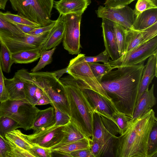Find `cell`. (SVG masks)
I'll use <instances>...</instances> for the list:
<instances>
[{"label":"cell","instance_id":"cell-1","mask_svg":"<svg viewBox=\"0 0 157 157\" xmlns=\"http://www.w3.org/2000/svg\"><path fill=\"white\" fill-rule=\"evenodd\" d=\"M144 62L110 70L100 83L110 98L115 110L132 119L137 102Z\"/></svg>","mask_w":157,"mask_h":157},{"label":"cell","instance_id":"cell-2","mask_svg":"<svg viewBox=\"0 0 157 157\" xmlns=\"http://www.w3.org/2000/svg\"><path fill=\"white\" fill-rule=\"evenodd\" d=\"M157 123L152 109L135 119H130L123 133L117 137L115 157H147L149 137Z\"/></svg>","mask_w":157,"mask_h":157},{"label":"cell","instance_id":"cell-3","mask_svg":"<svg viewBox=\"0 0 157 157\" xmlns=\"http://www.w3.org/2000/svg\"><path fill=\"white\" fill-rule=\"evenodd\" d=\"M64 89L70 110V121L85 136L91 138L93 135V109L81 89L65 85Z\"/></svg>","mask_w":157,"mask_h":157},{"label":"cell","instance_id":"cell-4","mask_svg":"<svg viewBox=\"0 0 157 157\" xmlns=\"http://www.w3.org/2000/svg\"><path fill=\"white\" fill-rule=\"evenodd\" d=\"M29 74L28 80L41 89L58 109L70 116L64 85L55 72L36 71Z\"/></svg>","mask_w":157,"mask_h":157},{"label":"cell","instance_id":"cell-5","mask_svg":"<svg viewBox=\"0 0 157 157\" xmlns=\"http://www.w3.org/2000/svg\"><path fill=\"white\" fill-rule=\"evenodd\" d=\"M17 14L37 24L40 27L49 25L54 0H9Z\"/></svg>","mask_w":157,"mask_h":157},{"label":"cell","instance_id":"cell-6","mask_svg":"<svg viewBox=\"0 0 157 157\" xmlns=\"http://www.w3.org/2000/svg\"><path fill=\"white\" fill-rule=\"evenodd\" d=\"M39 110L25 98L0 103V116L12 118L25 130L31 129Z\"/></svg>","mask_w":157,"mask_h":157},{"label":"cell","instance_id":"cell-7","mask_svg":"<svg viewBox=\"0 0 157 157\" xmlns=\"http://www.w3.org/2000/svg\"><path fill=\"white\" fill-rule=\"evenodd\" d=\"M118 134H119V129L114 123L94 112L93 136L99 141L102 146V157H115Z\"/></svg>","mask_w":157,"mask_h":157},{"label":"cell","instance_id":"cell-8","mask_svg":"<svg viewBox=\"0 0 157 157\" xmlns=\"http://www.w3.org/2000/svg\"><path fill=\"white\" fill-rule=\"evenodd\" d=\"M85 55L79 53L70 61L67 67V73L75 78L83 82L90 89L99 94L110 104L115 110L110 98L94 75L88 63L85 61Z\"/></svg>","mask_w":157,"mask_h":157},{"label":"cell","instance_id":"cell-9","mask_svg":"<svg viewBox=\"0 0 157 157\" xmlns=\"http://www.w3.org/2000/svg\"><path fill=\"white\" fill-rule=\"evenodd\" d=\"M157 53V36L125 53L115 60H109L108 64L112 70L118 67L134 65L144 62Z\"/></svg>","mask_w":157,"mask_h":157},{"label":"cell","instance_id":"cell-10","mask_svg":"<svg viewBox=\"0 0 157 157\" xmlns=\"http://www.w3.org/2000/svg\"><path fill=\"white\" fill-rule=\"evenodd\" d=\"M82 15L76 13L61 15L64 23L63 46L71 55H78L81 52L80 25Z\"/></svg>","mask_w":157,"mask_h":157},{"label":"cell","instance_id":"cell-11","mask_svg":"<svg viewBox=\"0 0 157 157\" xmlns=\"http://www.w3.org/2000/svg\"><path fill=\"white\" fill-rule=\"evenodd\" d=\"M49 32L36 36L27 34L1 35L0 40L5 44L12 53L26 50L40 49L47 39Z\"/></svg>","mask_w":157,"mask_h":157},{"label":"cell","instance_id":"cell-12","mask_svg":"<svg viewBox=\"0 0 157 157\" xmlns=\"http://www.w3.org/2000/svg\"><path fill=\"white\" fill-rule=\"evenodd\" d=\"M98 17L105 18L132 29L135 19L133 10L128 6L119 8H111L100 6L95 11Z\"/></svg>","mask_w":157,"mask_h":157},{"label":"cell","instance_id":"cell-13","mask_svg":"<svg viewBox=\"0 0 157 157\" xmlns=\"http://www.w3.org/2000/svg\"><path fill=\"white\" fill-rule=\"evenodd\" d=\"M63 126H55L39 130L29 135L25 134L27 140L32 144L51 148L62 140Z\"/></svg>","mask_w":157,"mask_h":157},{"label":"cell","instance_id":"cell-14","mask_svg":"<svg viewBox=\"0 0 157 157\" xmlns=\"http://www.w3.org/2000/svg\"><path fill=\"white\" fill-rule=\"evenodd\" d=\"M156 36H157V22L149 27L141 30L126 29L124 54L145 43Z\"/></svg>","mask_w":157,"mask_h":157},{"label":"cell","instance_id":"cell-15","mask_svg":"<svg viewBox=\"0 0 157 157\" xmlns=\"http://www.w3.org/2000/svg\"><path fill=\"white\" fill-rule=\"evenodd\" d=\"M81 89L94 112L114 123L112 116L115 110L110 104L99 94L93 90L87 89Z\"/></svg>","mask_w":157,"mask_h":157},{"label":"cell","instance_id":"cell-16","mask_svg":"<svg viewBox=\"0 0 157 157\" xmlns=\"http://www.w3.org/2000/svg\"><path fill=\"white\" fill-rule=\"evenodd\" d=\"M102 19V36L105 50L111 60H115L120 56L115 35V22L106 19Z\"/></svg>","mask_w":157,"mask_h":157},{"label":"cell","instance_id":"cell-17","mask_svg":"<svg viewBox=\"0 0 157 157\" xmlns=\"http://www.w3.org/2000/svg\"><path fill=\"white\" fill-rule=\"evenodd\" d=\"M91 2L90 0H60L54 1V5L60 15L82 14Z\"/></svg>","mask_w":157,"mask_h":157},{"label":"cell","instance_id":"cell-18","mask_svg":"<svg viewBox=\"0 0 157 157\" xmlns=\"http://www.w3.org/2000/svg\"><path fill=\"white\" fill-rule=\"evenodd\" d=\"M157 53L150 56L144 66L140 85L137 100L144 91L149 89V86L153 78L157 77Z\"/></svg>","mask_w":157,"mask_h":157},{"label":"cell","instance_id":"cell-19","mask_svg":"<svg viewBox=\"0 0 157 157\" xmlns=\"http://www.w3.org/2000/svg\"><path fill=\"white\" fill-rule=\"evenodd\" d=\"M64 34V23L59 15L55 26L49 32L47 39L40 48V52L56 47L63 40Z\"/></svg>","mask_w":157,"mask_h":157},{"label":"cell","instance_id":"cell-20","mask_svg":"<svg viewBox=\"0 0 157 157\" xmlns=\"http://www.w3.org/2000/svg\"><path fill=\"white\" fill-rule=\"evenodd\" d=\"M156 99L154 94V85L144 91L137 100L132 119L139 117L155 105Z\"/></svg>","mask_w":157,"mask_h":157},{"label":"cell","instance_id":"cell-21","mask_svg":"<svg viewBox=\"0 0 157 157\" xmlns=\"http://www.w3.org/2000/svg\"><path fill=\"white\" fill-rule=\"evenodd\" d=\"M55 123V112L52 106L39 110L31 129L34 132L54 125Z\"/></svg>","mask_w":157,"mask_h":157},{"label":"cell","instance_id":"cell-22","mask_svg":"<svg viewBox=\"0 0 157 157\" xmlns=\"http://www.w3.org/2000/svg\"><path fill=\"white\" fill-rule=\"evenodd\" d=\"M157 8L150 9L140 13L135 18L132 29L141 30L157 22Z\"/></svg>","mask_w":157,"mask_h":157},{"label":"cell","instance_id":"cell-23","mask_svg":"<svg viewBox=\"0 0 157 157\" xmlns=\"http://www.w3.org/2000/svg\"><path fill=\"white\" fill-rule=\"evenodd\" d=\"M62 131L63 136L62 140L58 144L50 148L51 150L86 137L70 121L63 126Z\"/></svg>","mask_w":157,"mask_h":157},{"label":"cell","instance_id":"cell-24","mask_svg":"<svg viewBox=\"0 0 157 157\" xmlns=\"http://www.w3.org/2000/svg\"><path fill=\"white\" fill-rule=\"evenodd\" d=\"M5 83L9 99L18 100L25 99L24 81L16 75L10 78H5Z\"/></svg>","mask_w":157,"mask_h":157},{"label":"cell","instance_id":"cell-25","mask_svg":"<svg viewBox=\"0 0 157 157\" xmlns=\"http://www.w3.org/2000/svg\"><path fill=\"white\" fill-rule=\"evenodd\" d=\"M41 52L38 49L26 50L12 53L14 63L27 64L37 60L40 56Z\"/></svg>","mask_w":157,"mask_h":157},{"label":"cell","instance_id":"cell-26","mask_svg":"<svg viewBox=\"0 0 157 157\" xmlns=\"http://www.w3.org/2000/svg\"><path fill=\"white\" fill-rule=\"evenodd\" d=\"M5 138L18 147L28 151H29L33 147V144L27 140L25 134L18 129L7 133Z\"/></svg>","mask_w":157,"mask_h":157},{"label":"cell","instance_id":"cell-27","mask_svg":"<svg viewBox=\"0 0 157 157\" xmlns=\"http://www.w3.org/2000/svg\"><path fill=\"white\" fill-rule=\"evenodd\" d=\"M0 63L2 71L9 73L11 68L14 63L12 57V53L1 41L0 40Z\"/></svg>","mask_w":157,"mask_h":157},{"label":"cell","instance_id":"cell-28","mask_svg":"<svg viewBox=\"0 0 157 157\" xmlns=\"http://www.w3.org/2000/svg\"><path fill=\"white\" fill-rule=\"evenodd\" d=\"M24 34L16 24L6 20L3 13L0 11V36Z\"/></svg>","mask_w":157,"mask_h":157},{"label":"cell","instance_id":"cell-29","mask_svg":"<svg viewBox=\"0 0 157 157\" xmlns=\"http://www.w3.org/2000/svg\"><path fill=\"white\" fill-rule=\"evenodd\" d=\"M85 137L78 140L70 143L54 150L69 153L76 150L90 149V138Z\"/></svg>","mask_w":157,"mask_h":157},{"label":"cell","instance_id":"cell-30","mask_svg":"<svg viewBox=\"0 0 157 157\" xmlns=\"http://www.w3.org/2000/svg\"><path fill=\"white\" fill-rule=\"evenodd\" d=\"M114 29L116 40L120 57L124 53L125 35L126 29L121 25L115 23Z\"/></svg>","mask_w":157,"mask_h":157},{"label":"cell","instance_id":"cell-31","mask_svg":"<svg viewBox=\"0 0 157 157\" xmlns=\"http://www.w3.org/2000/svg\"><path fill=\"white\" fill-rule=\"evenodd\" d=\"M20 128L14 120L7 116H0V136L5 138L6 134Z\"/></svg>","mask_w":157,"mask_h":157},{"label":"cell","instance_id":"cell-32","mask_svg":"<svg viewBox=\"0 0 157 157\" xmlns=\"http://www.w3.org/2000/svg\"><path fill=\"white\" fill-rule=\"evenodd\" d=\"M56 49L54 47L51 49L44 50L40 53V59L36 64L31 70V72H33L38 71L43 68L48 64H50L52 60V56Z\"/></svg>","mask_w":157,"mask_h":157},{"label":"cell","instance_id":"cell-33","mask_svg":"<svg viewBox=\"0 0 157 157\" xmlns=\"http://www.w3.org/2000/svg\"><path fill=\"white\" fill-rule=\"evenodd\" d=\"M157 123L153 127L150 133L147 143V157H157Z\"/></svg>","mask_w":157,"mask_h":157},{"label":"cell","instance_id":"cell-34","mask_svg":"<svg viewBox=\"0 0 157 157\" xmlns=\"http://www.w3.org/2000/svg\"><path fill=\"white\" fill-rule=\"evenodd\" d=\"M4 17L6 20L14 24H18L27 25L36 28L40 27L37 24L17 14H13L7 11L3 13Z\"/></svg>","mask_w":157,"mask_h":157},{"label":"cell","instance_id":"cell-35","mask_svg":"<svg viewBox=\"0 0 157 157\" xmlns=\"http://www.w3.org/2000/svg\"><path fill=\"white\" fill-rule=\"evenodd\" d=\"M20 78L24 82L25 98L31 104L36 106L37 101L36 99L35 95L37 86L29 81Z\"/></svg>","mask_w":157,"mask_h":157},{"label":"cell","instance_id":"cell-36","mask_svg":"<svg viewBox=\"0 0 157 157\" xmlns=\"http://www.w3.org/2000/svg\"><path fill=\"white\" fill-rule=\"evenodd\" d=\"M112 117L114 123L118 128L119 134H122L125 130L131 118L123 113L117 111L113 112Z\"/></svg>","mask_w":157,"mask_h":157},{"label":"cell","instance_id":"cell-37","mask_svg":"<svg viewBox=\"0 0 157 157\" xmlns=\"http://www.w3.org/2000/svg\"><path fill=\"white\" fill-rule=\"evenodd\" d=\"M94 75L100 82L104 75L112 70L111 67L108 64H101L98 63H88Z\"/></svg>","mask_w":157,"mask_h":157},{"label":"cell","instance_id":"cell-38","mask_svg":"<svg viewBox=\"0 0 157 157\" xmlns=\"http://www.w3.org/2000/svg\"><path fill=\"white\" fill-rule=\"evenodd\" d=\"M8 142L10 150L8 153V157H34L30 151L24 149Z\"/></svg>","mask_w":157,"mask_h":157},{"label":"cell","instance_id":"cell-39","mask_svg":"<svg viewBox=\"0 0 157 157\" xmlns=\"http://www.w3.org/2000/svg\"><path fill=\"white\" fill-rule=\"evenodd\" d=\"M154 8H157V6L151 0H138L133 10L136 17L144 11Z\"/></svg>","mask_w":157,"mask_h":157},{"label":"cell","instance_id":"cell-40","mask_svg":"<svg viewBox=\"0 0 157 157\" xmlns=\"http://www.w3.org/2000/svg\"><path fill=\"white\" fill-rule=\"evenodd\" d=\"M54 109L55 112V126H63L69 122L70 117L68 114L58 109L52 103H50Z\"/></svg>","mask_w":157,"mask_h":157},{"label":"cell","instance_id":"cell-41","mask_svg":"<svg viewBox=\"0 0 157 157\" xmlns=\"http://www.w3.org/2000/svg\"><path fill=\"white\" fill-rule=\"evenodd\" d=\"M109 56L106 50L94 56H84L85 61L88 63L101 62L104 64H108L109 60Z\"/></svg>","mask_w":157,"mask_h":157},{"label":"cell","instance_id":"cell-42","mask_svg":"<svg viewBox=\"0 0 157 157\" xmlns=\"http://www.w3.org/2000/svg\"><path fill=\"white\" fill-rule=\"evenodd\" d=\"M29 151L34 157H52V150L50 148L33 144Z\"/></svg>","mask_w":157,"mask_h":157},{"label":"cell","instance_id":"cell-43","mask_svg":"<svg viewBox=\"0 0 157 157\" xmlns=\"http://www.w3.org/2000/svg\"><path fill=\"white\" fill-rule=\"evenodd\" d=\"M90 150L94 157L103 156V149L99 141L92 136L90 138Z\"/></svg>","mask_w":157,"mask_h":157},{"label":"cell","instance_id":"cell-44","mask_svg":"<svg viewBox=\"0 0 157 157\" xmlns=\"http://www.w3.org/2000/svg\"><path fill=\"white\" fill-rule=\"evenodd\" d=\"M5 77L0 63V103L9 99V97L5 83Z\"/></svg>","mask_w":157,"mask_h":157},{"label":"cell","instance_id":"cell-45","mask_svg":"<svg viewBox=\"0 0 157 157\" xmlns=\"http://www.w3.org/2000/svg\"><path fill=\"white\" fill-rule=\"evenodd\" d=\"M135 0H106L105 6L111 8H119L127 6Z\"/></svg>","mask_w":157,"mask_h":157},{"label":"cell","instance_id":"cell-46","mask_svg":"<svg viewBox=\"0 0 157 157\" xmlns=\"http://www.w3.org/2000/svg\"><path fill=\"white\" fill-rule=\"evenodd\" d=\"M10 150L8 141L0 136V157H8Z\"/></svg>","mask_w":157,"mask_h":157},{"label":"cell","instance_id":"cell-47","mask_svg":"<svg viewBox=\"0 0 157 157\" xmlns=\"http://www.w3.org/2000/svg\"><path fill=\"white\" fill-rule=\"evenodd\" d=\"M56 20L49 25L43 27L36 28L34 30L28 34L33 35H39L50 31L55 26Z\"/></svg>","mask_w":157,"mask_h":157},{"label":"cell","instance_id":"cell-48","mask_svg":"<svg viewBox=\"0 0 157 157\" xmlns=\"http://www.w3.org/2000/svg\"><path fill=\"white\" fill-rule=\"evenodd\" d=\"M72 157H94L90 149L79 150L70 153Z\"/></svg>","mask_w":157,"mask_h":157},{"label":"cell","instance_id":"cell-49","mask_svg":"<svg viewBox=\"0 0 157 157\" xmlns=\"http://www.w3.org/2000/svg\"><path fill=\"white\" fill-rule=\"evenodd\" d=\"M15 24L25 34H28L36 28V27L25 25L18 24Z\"/></svg>","mask_w":157,"mask_h":157},{"label":"cell","instance_id":"cell-50","mask_svg":"<svg viewBox=\"0 0 157 157\" xmlns=\"http://www.w3.org/2000/svg\"><path fill=\"white\" fill-rule=\"evenodd\" d=\"M52 103V101L48 97L44 94L37 101L36 105H45Z\"/></svg>","mask_w":157,"mask_h":157},{"label":"cell","instance_id":"cell-51","mask_svg":"<svg viewBox=\"0 0 157 157\" xmlns=\"http://www.w3.org/2000/svg\"><path fill=\"white\" fill-rule=\"evenodd\" d=\"M51 156L53 157H72L70 153L64 152L57 150H51Z\"/></svg>","mask_w":157,"mask_h":157},{"label":"cell","instance_id":"cell-52","mask_svg":"<svg viewBox=\"0 0 157 157\" xmlns=\"http://www.w3.org/2000/svg\"><path fill=\"white\" fill-rule=\"evenodd\" d=\"M9 0H0V9L4 10L6 5Z\"/></svg>","mask_w":157,"mask_h":157},{"label":"cell","instance_id":"cell-53","mask_svg":"<svg viewBox=\"0 0 157 157\" xmlns=\"http://www.w3.org/2000/svg\"><path fill=\"white\" fill-rule=\"evenodd\" d=\"M155 5H157V0H151Z\"/></svg>","mask_w":157,"mask_h":157}]
</instances>
